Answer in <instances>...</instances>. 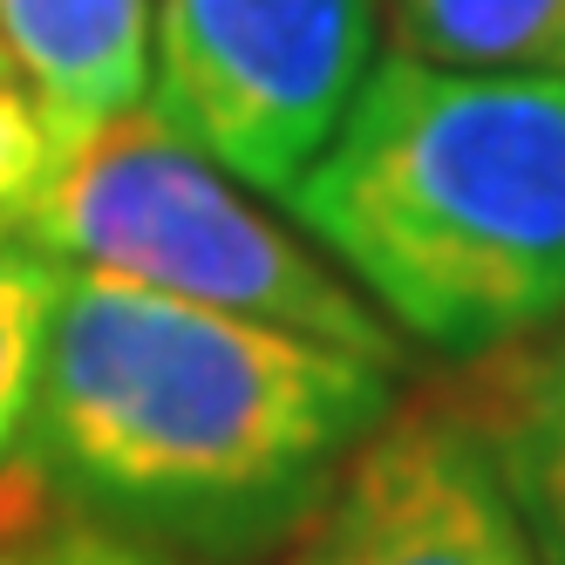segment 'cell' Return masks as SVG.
<instances>
[{
	"label": "cell",
	"mask_w": 565,
	"mask_h": 565,
	"mask_svg": "<svg viewBox=\"0 0 565 565\" xmlns=\"http://www.w3.org/2000/svg\"><path fill=\"white\" fill-rule=\"evenodd\" d=\"M402 55L443 68H565V0H388Z\"/></svg>",
	"instance_id": "8"
},
{
	"label": "cell",
	"mask_w": 565,
	"mask_h": 565,
	"mask_svg": "<svg viewBox=\"0 0 565 565\" xmlns=\"http://www.w3.org/2000/svg\"><path fill=\"white\" fill-rule=\"evenodd\" d=\"M294 565H539L498 457L450 409H402L328 483Z\"/></svg>",
	"instance_id": "5"
},
{
	"label": "cell",
	"mask_w": 565,
	"mask_h": 565,
	"mask_svg": "<svg viewBox=\"0 0 565 565\" xmlns=\"http://www.w3.org/2000/svg\"><path fill=\"white\" fill-rule=\"evenodd\" d=\"M21 238L68 273L266 320L395 369L388 320L150 103L62 157L49 191L21 218Z\"/></svg>",
	"instance_id": "3"
},
{
	"label": "cell",
	"mask_w": 565,
	"mask_h": 565,
	"mask_svg": "<svg viewBox=\"0 0 565 565\" xmlns=\"http://www.w3.org/2000/svg\"><path fill=\"white\" fill-rule=\"evenodd\" d=\"M157 0H0V55L75 150L150 103Z\"/></svg>",
	"instance_id": "6"
},
{
	"label": "cell",
	"mask_w": 565,
	"mask_h": 565,
	"mask_svg": "<svg viewBox=\"0 0 565 565\" xmlns=\"http://www.w3.org/2000/svg\"><path fill=\"white\" fill-rule=\"evenodd\" d=\"M55 539V504H49V470L42 463H0V565H49Z\"/></svg>",
	"instance_id": "11"
},
{
	"label": "cell",
	"mask_w": 565,
	"mask_h": 565,
	"mask_svg": "<svg viewBox=\"0 0 565 565\" xmlns=\"http://www.w3.org/2000/svg\"><path fill=\"white\" fill-rule=\"evenodd\" d=\"M375 68V0H157L150 109L246 191L287 198Z\"/></svg>",
	"instance_id": "4"
},
{
	"label": "cell",
	"mask_w": 565,
	"mask_h": 565,
	"mask_svg": "<svg viewBox=\"0 0 565 565\" xmlns=\"http://www.w3.org/2000/svg\"><path fill=\"white\" fill-rule=\"evenodd\" d=\"M388 388V361L62 266L28 436L34 463L116 518L246 539L328 491Z\"/></svg>",
	"instance_id": "1"
},
{
	"label": "cell",
	"mask_w": 565,
	"mask_h": 565,
	"mask_svg": "<svg viewBox=\"0 0 565 565\" xmlns=\"http://www.w3.org/2000/svg\"><path fill=\"white\" fill-rule=\"evenodd\" d=\"M55 300H62V266L42 246H28L21 232H8L0 238V463H14L34 429Z\"/></svg>",
	"instance_id": "9"
},
{
	"label": "cell",
	"mask_w": 565,
	"mask_h": 565,
	"mask_svg": "<svg viewBox=\"0 0 565 565\" xmlns=\"http://www.w3.org/2000/svg\"><path fill=\"white\" fill-rule=\"evenodd\" d=\"M511 511L539 565H565V334L539 348L504 388L498 429H483Z\"/></svg>",
	"instance_id": "7"
},
{
	"label": "cell",
	"mask_w": 565,
	"mask_h": 565,
	"mask_svg": "<svg viewBox=\"0 0 565 565\" xmlns=\"http://www.w3.org/2000/svg\"><path fill=\"white\" fill-rule=\"evenodd\" d=\"M402 334L498 354L565 320V68L388 55L287 191Z\"/></svg>",
	"instance_id": "2"
},
{
	"label": "cell",
	"mask_w": 565,
	"mask_h": 565,
	"mask_svg": "<svg viewBox=\"0 0 565 565\" xmlns=\"http://www.w3.org/2000/svg\"><path fill=\"white\" fill-rule=\"evenodd\" d=\"M49 565H191V558H171L157 545H137L109 524H55L49 539Z\"/></svg>",
	"instance_id": "12"
},
{
	"label": "cell",
	"mask_w": 565,
	"mask_h": 565,
	"mask_svg": "<svg viewBox=\"0 0 565 565\" xmlns=\"http://www.w3.org/2000/svg\"><path fill=\"white\" fill-rule=\"evenodd\" d=\"M62 157H68V143L55 137L34 89L14 75V62L0 55V238L21 232V218L34 212V198L49 191Z\"/></svg>",
	"instance_id": "10"
}]
</instances>
